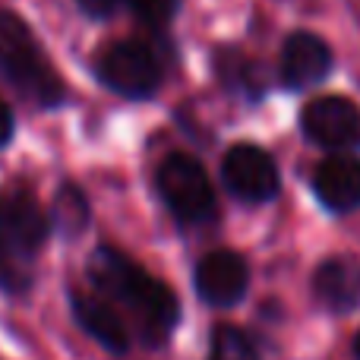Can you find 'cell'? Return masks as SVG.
<instances>
[{"mask_svg":"<svg viewBox=\"0 0 360 360\" xmlns=\"http://www.w3.org/2000/svg\"><path fill=\"white\" fill-rule=\"evenodd\" d=\"M221 184L234 199L247 205L272 202L281 190L275 158L256 143H237L221 158Z\"/></svg>","mask_w":360,"mask_h":360,"instance_id":"cell-7","label":"cell"},{"mask_svg":"<svg viewBox=\"0 0 360 360\" xmlns=\"http://www.w3.org/2000/svg\"><path fill=\"white\" fill-rule=\"evenodd\" d=\"M332 67H335V54L332 48L316 35V32H291L285 38L281 48V63L278 76L281 86L291 92H307V89L319 86L323 79H329Z\"/></svg>","mask_w":360,"mask_h":360,"instance_id":"cell-9","label":"cell"},{"mask_svg":"<svg viewBox=\"0 0 360 360\" xmlns=\"http://www.w3.org/2000/svg\"><path fill=\"white\" fill-rule=\"evenodd\" d=\"M354 360H360V332L354 335Z\"/></svg>","mask_w":360,"mask_h":360,"instance_id":"cell-20","label":"cell"},{"mask_svg":"<svg viewBox=\"0 0 360 360\" xmlns=\"http://www.w3.org/2000/svg\"><path fill=\"white\" fill-rule=\"evenodd\" d=\"M16 139V114H13V105L0 95V152Z\"/></svg>","mask_w":360,"mask_h":360,"instance_id":"cell-19","label":"cell"},{"mask_svg":"<svg viewBox=\"0 0 360 360\" xmlns=\"http://www.w3.org/2000/svg\"><path fill=\"white\" fill-rule=\"evenodd\" d=\"M124 6H130L133 19L143 22L146 29L165 32L171 22H174V16L180 10V0H127Z\"/></svg>","mask_w":360,"mask_h":360,"instance_id":"cell-17","label":"cell"},{"mask_svg":"<svg viewBox=\"0 0 360 360\" xmlns=\"http://www.w3.org/2000/svg\"><path fill=\"white\" fill-rule=\"evenodd\" d=\"M127 0H76L82 16L95 19V22H105V19H114L120 10H124Z\"/></svg>","mask_w":360,"mask_h":360,"instance_id":"cell-18","label":"cell"},{"mask_svg":"<svg viewBox=\"0 0 360 360\" xmlns=\"http://www.w3.org/2000/svg\"><path fill=\"white\" fill-rule=\"evenodd\" d=\"M205 360H259L253 338L237 326H215L209 335V354Z\"/></svg>","mask_w":360,"mask_h":360,"instance_id":"cell-15","label":"cell"},{"mask_svg":"<svg viewBox=\"0 0 360 360\" xmlns=\"http://www.w3.org/2000/svg\"><path fill=\"white\" fill-rule=\"evenodd\" d=\"M212 73H215L218 86L228 95L247 101V105H256V101L266 98L269 92V79L266 70H262L259 60H253L250 54H243L234 44H224L212 54Z\"/></svg>","mask_w":360,"mask_h":360,"instance_id":"cell-13","label":"cell"},{"mask_svg":"<svg viewBox=\"0 0 360 360\" xmlns=\"http://www.w3.org/2000/svg\"><path fill=\"white\" fill-rule=\"evenodd\" d=\"M0 79L38 111H57L70 101L67 82L32 25L6 6H0Z\"/></svg>","mask_w":360,"mask_h":360,"instance_id":"cell-2","label":"cell"},{"mask_svg":"<svg viewBox=\"0 0 360 360\" xmlns=\"http://www.w3.org/2000/svg\"><path fill=\"white\" fill-rule=\"evenodd\" d=\"M0 237L25 266H35L44 243L51 240L48 209L22 180H10L0 186Z\"/></svg>","mask_w":360,"mask_h":360,"instance_id":"cell-5","label":"cell"},{"mask_svg":"<svg viewBox=\"0 0 360 360\" xmlns=\"http://www.w3.org/2000/svg\"><path fill=\"white\" fill-rule=\"evenodd\" d=\"M48 218L51 234H60L67 240H76V237L86 234L92 228V205H89V196L82 193V186L73 184V180H63L48 205Z\"/></svg>","mask_w":360,"mask_h":360,"instance_id":"cell-14","label":"cell"},{"mask_svg":"<svg viewBox=\"0 0 360 360\" xmlns=\"http://www.w3.org/2000/svg\"><path fill=\"white\" fill-rule=\"evenodd\" d=\"M300 133L332 155H351L360 146V105L345 95H319L300 111Z\"/></svg>","mask_w":360,"mask_h":360,"instance_id":"cell-6","label":"cell"},{"mask_svg":"<svg viewBox=\"0 0 360 360\" xmlns=\"http://www.w3.org/2000/svg\"><path fill=\"white\" fill-rule=\"evenodd\" d=\"M32 285H35L32 266H25L0 237V291L10 294V297H25L32 291Z\"/></svg>","mask_w":360,"mask_h":360,"instance_id":"cell-16","label":"cell"},{"mask_svg":"<svg viewBox=\"0 0 360 360\" xmlns=\"http://www.w3.org/2000/svg\"><path fill=\"white\" fill-rule=\"evenodd\" d=\"M155 186L162 202L184 228H199L215 218V186L202 162L186 152H171L155 171Z\"/></svg>","mask_w":360,"mask_h":360,"instance_id":"cell-3","label":"cell"},{"mask_svg":"<svg viewBox=\"0 0 360 360\" xmlns=\"http://www.w3.org/2000/svg\"><path fill=\"white\" fill-rule=\"evenodd\" d=\"M313 300L329 313H354L360 307V259L348 253H338L323 259L313 269Z\"/></svg>","mask_w":360,"mask_h":360,"instance_id":"cell-10","label":"cell"},{"mask_svg":"<svg viewBox=\"0 0 360 360\" xmlns=\"http://www.w3.org/2000/svg\"><path fill=\"white\" fill-rule=\"evenodd\" d=\"M67 297H70V313H73L76 326H79L92 342H98L101 348L111 351V354H127V351H130L133 338L111 304H105V300L92 291H79V288H70Z\"/></svg>","mask_w":360,"mask_h":360,"instance_id":"cell-11","label":"cell"},{"mask_svg":"<svg viewBox=\"0 0 360 360\" xmlns=\"http://www.w3.org/2000/svg\"><path fill=\"white\" fill-rule=\"evenodd\" d=\"M89 291L117 310L130 338L146 348H162L180 323V300L174 288L149 275L124 250L101 243L86 259Z\"/></svg>","mask_w":360,"mask_h":360,"instance_id":"cell-1","label":"cell"},{"mask_svg":"<svg viewBox=\"0 0 360 360\" xmlns=\"http://www.w3.org/2000/svg\"><path fill=\"white\" fill-rule=\"evenodd\" d=\"M95 79L127 101H146L165 79V63L146 41H114L95 57Z\"/></svg>","mask_w":360,"mask_h":360,"instance_id":"cell-4","label":"cell"},{"mask_svg":"<svg viewBox=\"0 0 360 360\" xmlns=\"http://www.w3.org/2000/svg\"><path fill=\"white\" fill-rule=\"evenodd\" d=\"M313 196L332 215H348L360 209V158L329 155L313 171Z\"/></svg>","mask_w":360,"mask_h":360,"instance_id":"cell-12","label":"cell"},{"mask_svg":"<svg viewBox=\"0 0 360 360\" xmlns=\"http://www.w3.org/2000/svg\"><path fill=\"white\" fill-rule=\"evenodd\" d=\"M193 285L202 304L215 310H231L250 291V266L234 250H212L196 262Z\"/></svg>","mask_w":360,"mask_h":360,"instance_id":"cell-8","label":"cell"}]
</instances>
